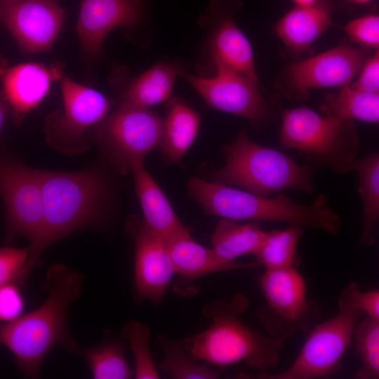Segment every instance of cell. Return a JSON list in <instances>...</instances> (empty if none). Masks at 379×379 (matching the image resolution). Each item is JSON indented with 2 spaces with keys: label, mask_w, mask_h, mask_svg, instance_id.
<instances>
[{
  "label": "cell",
  "mask_w": 379,
  "mask_h": 379,
  "mask_svg": "<svg viewBox=\"0 0 379 379\" xmlns=\"http://www.w3.org/2000/svg\"><path fill=\"white\" fill-rule=\"evenodd\" d=\"M84 277L79 272L58 264L49 268L44 286L46 301L34 311L0 324V345L13 354L23 375H39L45 356L53 348L77 349L68 330L70 305L81 295Z\"/></svg>",
  "instance_id": "cell-1"
},
{
  "label": "cell",
  "mask_w": 379,
  "mask_h": 379,
  "mask_svg": "<svg viewBox=\"0 0 379 379\" xmlns=\"http://www.w3.org/2000/svg\"><path fill=\"white\" fill-rule=\"evenodd\" d=\"M248 307V300L241 293H235L229 301L219 299L206 304L202 314L212 324L182 341L191 358L220 366L244 361L260 372L277 366L285 341L246 325L241 316Z\"/></svg>",
  "instance_id": "cell-2"
},
{
  "label": "cell",
  "mask_w": 379,
  "mask_h": 379,
  "mask_svg": "<svg viewBox=\"0 0 379 379\" xmlns=\"http://www.w3.org/2000/svg\"><path fill=\"white\" fill-rule=\"evenodd\" d=\"M44 220L40 235L29 248L23 272L25 284L42 253L53 242L98 224L107 199L101 173L93 168L76 172L39 170Z\"/></svg>",
  "instance_id": "cell-3"
},
{
  "label": "cell",
  "mask_w": 379,
  "mask_h": 379,
  "mask_svg": "<svg viewBox=\"0 0 379 379\" xmlns=\"http://www.w3.org/2000/svg\"><path fill=\"white\" fill-rule=\"evenodd\" d=\"M187 190L207 215L237 221L279 222L321 230L331 235L340 230V218L325 194L317 195L310 205H302L284 194L262 196L199 178L189 180Z\"/></svg>",
  "instance_id": "cell-4"
},
{
  "label": "cell",
  "mask_w": 379,
  "mask_h": 379,
  "mask_svg": "<svg viewBox=\"0 0 379 379\" xmlns=\"http://www.w3.org/2000/svg\"><path fill=\"white\" fill-rule=\"evenodd\" d=\"M223 152L225 163L213 173V182L262 196L288 190L312 192L314 189L308 166L277 149L255 143L245 129L223 146Z\"/></svg>",
  "instance_id": "cell-5"
},
{
  "label": "cell",
  "mask_w": 379,
  "mask_h": 379,
  "mask_svg": "<svg viewBox=\"0 0 379 379\" xmlns=\"http://www.w3.org/2000/svg\"><path fill=\"white\" fill-rule=\"evenodd\" d=\"M280 143L337 173L350 172L359 147L352 121L321 115L305 107L283 110Z\"/></svg>",
  "instance_id": "cell-6"
},
{
  "label": "cell",
  "mask_w": 379,
  "mask_h": 379,
  "mask_svg": "<svg viewBox=\"0 0 379 379\" xmlns=\"http://www.w3.org/2000/svg\"><path fill=\"white\" fill-rule=\"evenodd\" d=\"M258 281L265 304L256 316L270 336L286 341L297 333H308L319 322L320 305L307 298L305 281L298 269L265 270Z\"/></svg>",
  "instance_id": "cell-7"
},
{
  "label": "cell",
  "mask_w": 379,
  "mask_h": 379,
  "mask_svg": "<svg viewBox=\"0 0 379 379\" xmlns=\"http://www.w3.org/2000/svg\"><path fill=\"white\" fill-rule=\"evenodd\" d=\"M164 117L148 108L119 104L118 108L95 126L93 137L121 174L160 145Z\"/></svg>",
  "instance_id": "cell-8"
},
{
  "label": "cell",
  "mask_w": 379,
  "mask_h": 379,
  "mask_svg": "<svg viewBox=\"0 0 379 379\" xmlns=\"http://www.w3.org/2000/svg\"><path fill=\"white\" fill-rule=\"evenodd\" d=\"M333 317L318 322L298 355L281 372H260L261 379H316L331 377L341 368L340 361L353 338L357 323L363 314L357 310L338 307Z\"/></svg>",
  "instance_id": "cell-9"
},
{
  "label": "cell",
  "mask_w": 379,
  "mask_h": 379,
  "mask_svg": "<svg viewBox=\"0 0 379 379\" xmlns=\"http://www.w3.org/2000/svg\"><path fill=\"white\" fill-rule=\"evenodd\" d=\"M59 80L63 109L47 118L46 138L55 149L77 154L86 149L85 131L108 114L110 102L100 92L79 84L65 74Z\"/></svg>",
  "instance_id": "cell-10"
},
{
  "label": "cell",
  "mask_w": 379,
  "mask_h": 379,
  "mask_svg": "<svg viewBox=\"0 0 379 379\" xmlns=\"http://www.w3.org/2000/svg\"><path fill=\"white\" fill-rule=\"evenodd\" d=\"M0 194L5 206L7 239L22 236L32 246L40 235L44 220L39 170L0 158Z\"/></svg>",
  "instance_id": "cell-11"
},
{
  "label": "cell",
  "mask_w": 379,
  "mask_h": 379,
  "mask_svg": "<svg viewBox=\"0 0 379 379\" xmlns=\"http://www.w3.org/2000/svg\"><path fill=\"white\" fill-rule=\"evenodd\" d=\"M368 57L366 48L340 45L288 65L277 86L284 96L298 99L311 89L350 85Z\"/></svg>",
  "instance_id": "cell-12"
},
{
  "label": "cell",
  "mask_w": 379,
  "mask_h": 379,
  "mask_svg": "<svg viewBox=\"0 0 379 379\" xmlns=\"http://www.w3.org/2000/svg\"><path fill=\"white\" fill-rule=\"evenodd\" d=\"M215 75L180 74L214 109L248 119L253 126L263 124L269 117V106L258 83L225 63L215 60Z\"/></svg>",
  "instance_id": "cell-13"
},
{
  "label": "cell",
  "mask_w": 379,
  "mask_h": 379,
  "mask_svg": "<svg viewBox=\"0 0 379 379\" xmlns=\"http://www.w3.org/2000/svg\"><path fill=\"white\" fill-rule=\"evenodd\" d=\"M62 0H18L0 2V20L23 53L49 51L61 30L65 11Z\"/></svg>",
  "instance_id": "cell-14"
},
{
  "label": "cell",
  "mask_w": 379,
  "mask_h": 379,
  "mask_svg": "<svg viewBox=\"0 0 379 379\" xmlns=\"http://www.w3.org/2000/svg\"><path fill=\"white\" fill-rule=\"evenodd\" d=\"M135 244L134 288L138 296L160 302L175 271L166 241L138 218L128 222Z\"/></svg>",
  "instance_id": "cell-15"
},
{
  "label": "cell",
  "mask_w": 379,
  "mask_h": 379,
  "mask_svg": "<svg viewBox=\"0 0 379 379\" xmlns=\"http://www.w3.org/2000/svg\"><path fill=\"white\" fill-rule=\"evenodd\" d=\"M240 0H211L203 19L214 25L210 51L218 60L258 83L251 44L234 22Z\"/></svg>",
  "instance_id": "cell-16"
},
{
  "label": "cell",
  "mask_w": 379,
  "mask_h": 379,
  "mask_svg": "<svg viewBox=\"0 0 379 379\" xmlns=\"http://www.w3.org/2000/svg\"><path fill=\"white\" fill-rule=\"evenodd\" d=\"M62 69L60 63L48 67L27 62L8 67L0 62L4 98L15 122H20L40 104L48 94L51 84L63 74Z\"/></svg>",
  "instance_id": "cell-17"
},
{
  "label": "cell",
  "mask_w": 379,
  "mask_h": 379,
  "mask_svg": "<svg viewBox=\"0 0 379 379\" xmlns=\"http://www.w3.org/2000/svg\"><path fill=\"white\" fill-rule=\"evenodd\" d=\"M142 9V0H81L77 32L83 48L99 54L108 33L117 27L137 25Z\"/></svg>",
  "instance_id": "cell-18"
},
{
  "label": "cell",
  "mask_w": 379,
  "mask_h": 379,
  "mask_svg": "<svg viewBox=\"0 0 379 379\" xmlns=\"http://www.w3.org/2000/svg\"><path fill=\"white\" fill-rule=\"evenodd\" d=\"M144 222L166 241L189 230L179 220L169 201L144 164L135 161L130 167Z\"/></svg>",
  "instance_id": "cell-19"
},
{
  "label": "cell",
  "mask_w": 379,
  "mask_h": 379,
  "mask_svg": "<svg viewBox=\"0 0 379 379\" xmlns=\"http://www.w3.org/2000/svg\"><path fill=\"white\" fill-rule=\"evenodd\" d=\"M175 274L187 280L219 272L248 270L259 267L257 262L226 261L221 259L212 248L195 241L185 231L166 241Z\"/></svg>",
  "instance_id": "cell-20"
},
{
  "label": "cell",
  "mask_w": 379,
  "mask_h": 379,
  "mask_svg": "<svg viewBox=\"0 0 379 379\" xmlns=\"http://www.w3.org/2000/svg\"><path fill=\"white\" fill-rule=\"evenodd\" d=\"M333 8L327 0L310 6H295L279 20L275 32L288 49L302 52L332 25Z\"/></svg>",
  "instance_id": "cell-21"
},
{
  "label": "cell",
  "mask_w": 379,
  "mask_h": 379,
  "mask_svg": "<svg viewBox=\"0 0 379 379\" xmlns=\"http://www.w3.org/2000/svg\"><path fill=\"white\" fill-rule=\"evenodd\" d=\"M184 71L174 61H162L134 77H127L118 84L119 104L148 108L168 100L177 76Z\"/></svg>",
  "instance_id": "cell-22"
},
{
  "label": "cell",
  "mask_w": 379,
  "mask_h": 379,
  "mask_svg": "<svg viewBox=\"0 0 379 379\" xmlns=\"http://www.w3.org/2000/svg\"><path fill=\"white\" fill-rule=\"evenodd\" d=\"M200 127V116L178 97L169 98L160 148L166 164L180 162L194 143Z\"/></svg>",
  "instance_id": "cell-23"
},
{
  "label": "cell",
  "mask_w": 379,
  "mask_h": 379,
  "mask_svg": "<svg viewBox=\"0 0 379 379\" xmlns=\"http://www.w3.org/2000/svg\"><path fill=\"white\" fill-rule=\"evenodd\" d=\"M355 171L359 177V192L362 202V225L359 244L371 247L375 243L374 228L379 219V154H369L355 159L349 171Z\"/></svg>",
  "instance_id": "cell-24"
},
{
  "label": "cell",
  "mask_w": 379,
  "mask_h": 379,
  "mask_svg": "<svg viewBox=\"0 0 379 379\" xmlns=\"http://www.w3.org/2000/svg\"><path fill=\"white\" fill-rule=\"evenodd\" d=\"M259 222L241 224L222 218L211 237L212 249L222 260L235 261L245 255H255L266 235Z\"/></svg>",
  "instance_id": "cell-25"
},
{
  "label": "cell",
  "mask_w": 379,
  "mask_h": 379,
  "mask_svg": "<svg viewBox=\"0 0 379 379\" xmlns=\"http://www.w3.org/2000/svg\"><path fill=\"white\" fill-rule=\"evenodd\" d=\"M324 115L342 120L357 119L376 124L379 121V93L340 87L338 93L327 95L321 105Z\"/></svg>",
  "instance_id": "cell-26"
},
{
  "label": "cell",
  "mask_w": 379,
  "mask_h": 379,
  "mask_svg": "<svg viewBox=\"0 0 379 379\" xmlns=\"http://www.w3.org/2000/svg\"><path fill=\"white\" fill-rule=\"evenodd\" d=\"M303 232L302 227L295 225L267 232L255 255L257 262L265 270L298 269L302 262L298 246Z\"/></svg>",
  "instance_id": "cell-27"
},
{
  "label": "cell",
  "mask_w": 379,
  "mask_h": 379,
  "mask_svg": "<svg viewBox=\"0 0 379 379\" xmlns=\"http://www.w3.org/2000/svg\"><path fill=\"white\" fill-rule=\"evenodd\" d=\"M157 340L165 354L159 368L173 379H215L219 373L211 367L196 363L180 340H169L160 333Z\"/></svg>",
  "instance_id": "cell-28"
},
{
  "label": "cell",
  "mask_w": 379,
  "mask_h": 379,
  "mask_svg": "<svg viewBox=\"0 0 379 379\" xmlns=\"http://www.w3.org/2000/svg\"><path fill=\"white\" fill-rule=\"evenodd\" d=\"M353 337L360 359V367L354 378H379V319L366 317L359 320Z\"/></svg>",
  "instance_id": "cell-29"
},
{
  "label": "cell",
  "mask_w": 379,
  "mask_h": 379,
  "mask_svg": "<svg viewBox=\"0 0 379 379\" xmlns=\"http://www.w3.org/2000/svg\"><path fill=\"white\" fill-rule=\"evenodd\" d=\"M84 357L93 378L128 379L133 376L124 350L117 343L108 342L89 349Z\"/></svg>",
  "instance_id": "cell-30"
},
{
  "label": "cell",
  "mask_w": 379,
  "mask_h": 379,
  "mask_svg": "<svg viewBox=\"0 0 379 379\" xmlns=\"http://www.w3.org/2000/svg\"><path fill=\"white\" fill-rule=\"evenodd\" d=\"M122 334L128 340L134 356L135 378H159L149 345L151 335L149 327L145 324L131 321L122 328Z\"/></svg>",
  "instance_id": "cell-31"
},
{
  "label": "cell",
  "mask_w": 379,
  "mask_h": 379,
  "mask_svg": "<svg viewBox=\"0 0 379 379\" xmlns=\"http://www.w3.org/2000/svg\"><path fill=\"white\" fill-rule=\"evenodd\" d=\"M338 307L357 310L367 317L379 319V291L376 289L361 291L358 283L351 281L341 291Z\"/></svg>",
  "instance_id": "cell-32"
},
{
  "label": "cell",
  "mask_w": 379,
  "mask_h": 379,
  "mask_svg": "<svg viewBox=\"0 0 379 379\" xmlns=\"http://www.w3.org/2000/svg\"><path fill=\"white\" fill-rule=\"evenodd\" d=\"M29 254V248H0V287L11 283L24 285L23 272Z\"/></svg>",
  "instance_id": "cell-33"
},
{
  "label": "cell",
  "mask_w": 379,
  "mask_h": 379,
  "mask_svg": "<svg viewBox=\"0 0 379 379\" xmlns=\"http://www.w3.org/2000/svg\"><path fill=\"white\" fill-rule=\"evenodd\" d=\"M345 32L352 41L363 48L378 49V15L371 13L355 18L346 25Z\"/></svg>",
  "instance_id": "cell-34"
},
{
  "label": "cell",
  "mask_w": 379,
  "mask_h": 379,
  "mask_svg": "<svg viewBox=\"0 0 379 379\" xmlns=\"http://www.w3.org/2000/svg\"><path fill=\"white\" fill-rule=\"evenodd\" d=\"M23 308L24 300L19 284L11 283L0 287V324L18 318Z\"/></svg>",
  "instance_id": "cell-35"
},
{
  "label": "cell",
  "mask_w": 379,
  "mask_h": 379,
  "mask_svg": "<svg viewBox=\"0 0 379 379\" xmlns=\"http://www.w3.org/2000/svg\"><path fill=\"white\" fill-rule=\"evenodd\" d=\"M359 77L357 81L350 84L354 89L372 93L379 92V53L376 49L375 53L368 57L360 69Z\"/></svg>",
  "instance_id": "cell-36"
},
{
  "label": "cell",
  "mask_w": 379,
  "mask_h": 379,
  "mask_svg": "<svg viewBox=\"0 0 379 379\" xmlns=\"http://www.w3.org/2000/svg\"><path fill=\"white\" fill-rule=\"evenodd\" d=\"M8 110V105L4 97L0 98V133L3 127L5 117Z\"/></svg>",
  "instance_id": "cell-37"
},
{
  "label": "cell",
  "mask_w": 379,
  "mask_h": 379,
  "mask_svg": "<svg viewBox=\"0 0 379 379\" xmlns=\"http://www.w3.org/2000/svg\"><path fill=\"white\" fill-rule=\"evenodd\" d=\"M297 6H310L317 4L320 0H292Z\"/></svg>",
  "instance_id": "cell-38"
},
{
  "label": "cell",
  "mask_w": 379,
  "mask_h": 379,
  "mask_svg": "<svg viewBox=\"0 0 379 379\" xmlns=\"http://www.w3.org/2000/svg\"><path fill=\"white\" fill-rule=\"evenodd\" d=\"M349 2L358 5H364L371 2L373 0H347Z\"/></svg>",
  "instance_id": "cell-39"
},
{
  "label": "cell",
  "mask_w": 379,
  "mask_h": 379,
  "mask_svg": "<svg viewBox=\"0 0 379 379\" xmlns=\"http://www.w3.org/2000/svg\"><path fill=\"white\" fill-rule=\"evenodd\" d=\"M18 0H0V2H1L4 4L8 5V4H13L16 2Z\"/></svg>",
  "instance_id": "cell-40"
},
{
  "label": "cell",
  "mask_w": 379,
  "mask_h": 379,
  "mask_svg": "<svg viewBox=\"0 0 379 379\" xmlns=\"http://www.w3.org/2000/svg\"><path fill=\"white\" fill-rule=\"evenodd\" d=\"M3 97H4L3 91L1 90H0V98H1Z\"/></svg>",
  "instance_id": "cell-41"
}]
</instances>
